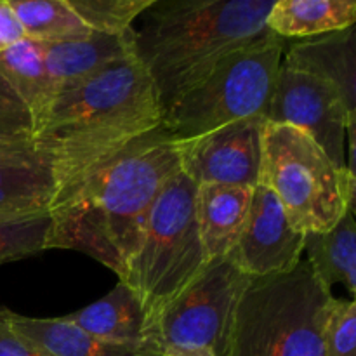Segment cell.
Here are the masks:
<instances>
[{
    "label": "cell",
    "instance_id": "cell-1",
    "mask_svg": "<svg viewBox=\"0 0 356 356\" xmlns=\"http://www.w3.org/2000/svg\"><path fill=\"white\" fill-rule=\"evenodd\" d=\"M163 117L136 54L52 97L33 138L51 162L52 218L68 211L122 152L162 127Z\"/></svg>",
    "mask_w": 356,
    "mask_h": 356
},
{
    "label": "cell",
    "instance_id": "cell-2",
    "mask_svg": "<svg viewBox=\"0 0 356 356\" xmlns=\"http://www.w3.org/2000/svg\"><path fill=\"white\" fill-rule=\"evenodd\" d=\"M179 170V143L163 125L138 139L68 211L52 218L49 250H79L120 278L138 250L153 204Z\"/></svg>",
    "mask_w": 356,
    "mask_h": 356
},
{
    "label": "cell",
    "instance_id": "cell-3",
    "mask_svg": "<svg viewBox=\"0 0 356 356\" xmlns=\"http://www.w3.org/2000/svg\"><path fill=\"white\" fill-rule=\"evenodd\" d=\"M275 0H155L136 30V58L163 115L229 52L263 37Z\"/></svg>",
    "mask_w": 356,
    "mask_h": 356
},
{
    "label": "cell",
    "instance_id": "cell-4",
    "mask_svg": "<svg viewBox=\"0 0 356 356\" xmlns=\"http://www.w3.org/2000/svg\"><path fill=\"white\" fill-rule=\"evenodd\" d=\"M334 299L308 261L252 278L236 312L233 356H323Z\"/></svg>",
    "mask_w": 356,
    "mask_h": 356
},
{
    "label": "cell",
    "instance_id": "cell-5",
    "mask_svg": "<svg viewBox=\"0 0 356 356\" xmlns=\"http://www.w3.org/2000/svg\"><path fill=\"white\" fill-rule=\"evenodd\" d=\"M197 184L183 172L170 177L149 211L141 242L120 282L152 320L202 273L209 263L195 218Z\"/></svg>",
    "mask_w": 356,
    "mask_h": 356
},
{
    "label": "cell",
    "instance_id": "cell-6",
    "mask_svg": "<svg viewBox=\"0 0 356 356\" xmlns=\"http://www.w3.org/2000/svg\"><path fill=\"white\" fill-rule=\"evenodd\" d=\"M266 184L301 233L329 232L353 209L355 172L339 169L306 132L266 122L263 170Z\"/></svg>",
    "mask_w": 356,
    "mask_h": 356
},
{
    "label": "cell",
    "instance_id": "cell-7",
    "mask_svg": "<svg viewBox=\"0 0 356 356\" xmlns=\"http://www.w3.org/2000/svg\"><path fill=\"white\" fill-rule=\"evenodd\" d=\"M285 47L287 40L268 30L229 52L200 86L167 111L163 127L177 141H188L240 120H268Z\"/></svg>",
    "mask_w": 356,
    "mask_h": 356
},
{
    "label": "cell",
    "instance_id": "cell-8",
    "mask_svg": "<svg viewBox=\"0 0 356 356\" xmlns=\"http://www.w3.org/2000/svg\"><path fill=\"white\" fill-rule=\"evenodd\" d=\"M250 280L228 256L211 259L155 320L153 344L163 356H233L236 312Z\"/></svg>",
    "mask_w": 356,
    "mask_h": 356
},
{
    "label": "cell",
    "instance_id": "cell-9",
    "mask_svg": "<svg viewBox=\"0 0 356 356\" xmlns=\"http://www.w3.org/2000/svg\"><path fill=\"white\" fill-rule=\"evenodd\" d=\"M355 120L336 86L282 63L275 80L268 122L292 125L306 132L339 169H350L346 139H350L353 159Z\"/></svg>",
    "mask_w": 356,
    "mask_h": 356
},
{
    "label": "cell",
    "instance_id": "cell-10",
    "mask_svg": "<svg viewBox=\"0 0 356 356\" xmlns=\"http://www.w3.org/2000/svg\"><path fill=\"white\" fill-rule=\"evenodd\" d=\"M264 118H249L179 143L181 170L200 184L254 188L263 170Z\"/></svg>",
    "mask_w": 356,
    "mask_h": 356
},
{
    "label": "cell",
    "instance_id": "cell-11",
    "mask_svg": "<svg viewBox=\"0 0 356 356\" xmlns=\"http://www.w3.org/2000/svg\"><path fill=\"white\" fill-rule=\"evenodd\" d=\"M305 233L292 228L277 195L259 183L252 190L249 216L229 259L250 278L289 273L301 263Z\"/></svg>",
    "mask_w": 356,
    "mask_h": 356
},
{
    "label": "cell",
    "instance_id": "cell-12",
    "mask_svg": "<svg viewBox=\"0 0 356 356\" xmlns=\"http://www.w3.org/2000/svg\"><path fill=\"white\" fill-rule=\"evenodd\" d=\"M51 101L40 42L23 38L0 54V139H33Z\"/></svg>",
    "mask_w": 356,
    "mask_h": 356
},
{
    "label": "cell",
    "instance_id": "cell-13",
    "mask_svg": "<svg viewBox=\"0 0 356 356\" xmlns=\"http://www.w3.org/2000/svg\"><path fill=\"white\" fill-rule=\"evenodd\" d=\"M42 44V42H40ZM51 97L73 89L108 66L136 54V30L111 35L90 31L79 38L42 44Z\"/></svg>",
    "mask_w": 356,
    "mask_h": 356
},
{
    "label": "cell",
    "instance_id": "cell-14",
    "mask_svg": "<svg viewBox=\"0 0 356 356\" xmlns=\"http://www.w3.org/2000/svg\"><path fill=\"white\" fill-rule=\"evenodd\" d=\"M52 198L51 162L33 139H0V211H51Z\"/></svg>",
    "mask_w": 356,
    "mask_h": 356
},
{
    "label": "cell",
    "instance_id": "cell-15",
    "mask_svg": "<svg viewBox=\"0 0 356 356\" xmlns=\"http://www.w3.org/2000/svg\"><path fill=\"white\" fill-rule=\"evenodd\" d=\"M285 65L313 73L339 89L348 111L356 118V33L343 31L302 38L285 47Z\"/></svg>",
    "mask_w": 356,
    "mask_h": 356
},
{
    "label": "cell",
    "instance_id": "cell-16",
    "mask_svg": "<svg viewBox=\"0 0 356 356\" xmlns=\"http://www.w3.org/2000/svg\"><path fill=\"white\" fill-rule=\"evenodd\" d=\"M252 190L226 184H200L195 218L207 261L226 257L238 242L249 216Z\"/></svg>",
    "mask_w": 356,
    "mask_h": 356
},
{
    "label": "cell",
    "instance_id": "cell-17",
    "mask_svg": "<svg viewBox=\"0 0 356 356\" xmlns=\"http://www.w3.org/2000/svg\"><path fill=\"white\" fill-rule=\"evenodd\" d=\"M61 318L101 339L155 346L148 313L138 301L134 292L122 282H118L113 291L108 292L99 301Z\"/></svg>",
    "mask_w": 356,
    "mask_h": 356
},
{
    "label": "cell",
    "instance_id": "cell-18",
    "mask_svg": "<svg viewBox=\"0 0 356 356\" xmlns=\"http://www.w3.org/2000/svg\"><path fill=\"white\" fill-rule=\"evenodd\" d=\"M7 320L16 332L42 344L54 356H163L155 346L101 339L63 318H31L7 309Z\"/></svg>",
    "mask_w": 356,
    "mask_h": 356
},
{
    "label": "cell",
    "instance_id": "cell-19",
    "mask_svg": "<svg viewBox=\"0 0 356 356\" xmlns=\"http://www.w3.org/2000/svg\"><path fill=\"white\" fill-rule=\"evenodd\" d=\"M355 23V0H275L266 28L284 40H302L343 31Z\"/></svg>",
    "mask_w": 356,
    "mask_h": 356
},
{
    "label": "cell",
    "instance_id": "cell-20",
    "mask_svg": "<svg viewBox=\"0 0 356 356\" xmlns=\"http://www.w3.org/2000/svg\"><path fill=\"white\" fill-rule=\"evenodd\" d=\"M308 264L318 280L332 291L336 284L346 287L351 299L356 294V222L353 209L329 232L305 233Z\"/></svg>",
    "mask_w": 356,
    "mask_h": 356
},
{
    "label": "cell",
    "instance_id": "cell-21",
    "mask_svg": "<svg viewBox=\"0 0 356 356\" xmlns=\"http://www.w3.org/2000/svg\"><path fill=\"white\" fill-rule=\"evenodd\" d=\"M14 14L23 26L24 37L31 40L59 42L89 35L68 0H9Z\"/></svg>",
    "mask_w": 356,
    "mask_h": 356
},
{
    "label": "cell",
    "instance_id": "cell-22",
    "mask_svg": "<svg viewBox=\"0 0 356 356\" xmlns=\"http://www.w3.org/2000/svg\"><path fill=\"white\" fill-rule=\"evenodd\" d=\"M52 228L49 209L0 211V266L49 250Z\"/></svg>",
    "mask_w": 356,
    "mask_h": 356
},
{
    "label": "cell",
    "instance_id": "cell-23",
    "mask_svg": "<svg viewBox=\"0 0 356 356\" xmlns=\"http://www.w3.org/2000/svg\"><path fill=\"white\" fill-rule=\"evenodd\" d=\"M68 3L89 30L118 35L134 28L136 17L145 14L155 0H68Z\"/></svg>",
    "mask_w": 356,
    "mask_h": 356
},
{
    "label": "cell",
    "instance_id": "cell-24",
    "mask_svg": "<svg viewBox=\"0 0 356 356\" xmlns=\"http://www.w3.org/2000/svg\"><path fill=\"white\" fill-rule=\"evenodd\" d=\"M323 356H356V305L334 299L323 334Z\"/></svg>",
    "mask_w": 356,
    "mask_h": 356
},
{
    "label": "cell",
    "instance_id": "cell-25",
    "mask_svg": "<svg viewBox=\"0 0 356 356\" xmlns=\"http://www.w3.org/2000/svg\"><path fill=\"white\" fill-rule=\"evenodd\" d=\"M0 356H54L42 344L16 332L7 320V308H0Z\"/></svg>",
    "mask_w": 356,
    "mask_h": 356
},
{
    "label": "cell",
    "instance_id": "cell-26",
    "mask_svg": "<svg viewBox=\"0 0 356 356\" xmlns=\"http://www.w3.org/2000/svg\"><path fill=\"white\" fill-rule=\"evenodd\" d=\"M24 37L23 26L14 14L9 0H0V54L19 44Z\"/></svg>",
    "mask_w": 356,
    "mask_h": 356
}]
</instances>
